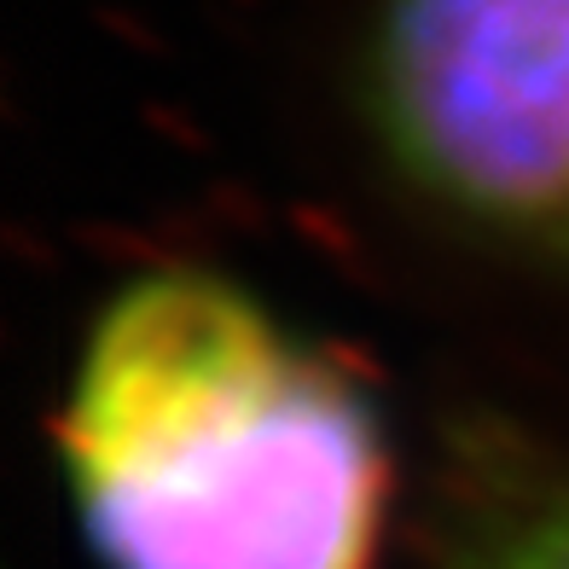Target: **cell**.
I'll return each instance as SVG.
<instances>
[{"label":"cell","mask_w":569,"mask_h":569,"mask_svg":"<svg viewBox=\"0 0 569 569\" xmlns=\"http://www.w3.org/2000/svg\"><path fill=\"white\" fill-rule=\"evenodd\" d=\"M338 93L407 216L569 279V0H355Z\"/></svg>","instance_id":"obj_2"},{"label":"cell","mask_w":569,"mask_h":569,"mask_svg":"<svg viewBox=\"0 0 569 569\" xmlns=\"http://www.w3.org/2000/svg\"><path fill=\"white\" fill-rule=\"evenodd\" d=\"M453 569H569V477L495 500L465 529Z\"/></svg>","instance_id":"obj_3"},{"label":"cell","mask_w":569,"mask_h":569,"mask_svg":"<svg viewBox=\"0 0 569 569\" xmlns=\"http://www.w3.org/2000/svg\"><path fill=\"white\" fill-rule=\"evenodd\" d=\"M93 569H378L390 436L343 360L216 268L93 308L53 407Z\"/></svg>","instance_id":"obj_1"}]
</instances>
